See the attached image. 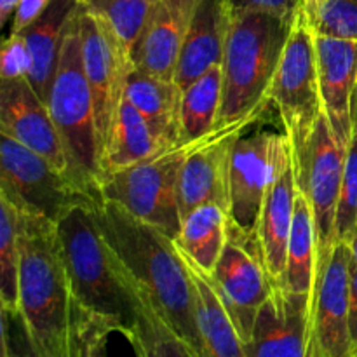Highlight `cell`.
<instances>
[{
	"instance_id": "cell-22",
	"label": "cell",
	"mask_w": 357,
	"mask_h": 357,
	"mask_svg": "<svg viewBox=\"0 0 357 357\" xmlns=\"http://www.w3.org/2000/svg\"><path fill=\"white\" fill-rule=\"evenodd\" d=\"M124 96L150 122L157 135L171 145L181 143V96L174 80L132 68L126 80Z\"/></svg>"
},
{
	"instance_id": "cell-19",
	"label": "cell",
	"mask_w": 357,
	"mask_h": 357,
	"mask_svg": "<svg viewBox=\"0 0 357 357\" xmlns=\"http://www.w3.org/2000/svg\"><path fill=\"white\" fill-rule=\"evenodd\" d=\"M230 21L229 0H197L174 72L181 91L213 66L222 65Z\"/></svg>"
},
{
	"instance_id": "cell-20",
	"label": "cell",
	"mask_w": 357,
	"mask_h": 357,
	"mask_svg": "<svg viewBox=\"0 0 357 357\" xmlns=\"http://www.w3.org/2000/svg\"><path fill=\"white\" fill-rule=\"evenodd\" d=\"M296 194L298 183L291 162L268 190L258 225V253L275 288L284 282Z\"/></svg>"
},
{
	"instance_id": "cell-30",
	"label": "cell",
	"mask_w": 357,
	"mask_h": 357,
	"mask_svg": "<svg viewBox=\"0 0 357 357\" xmlns=\"http://www.w3.org/2000/svg\"><path fill=\"white\" fill-rule=\"evenodd\" d=\"M80 6L112 31L131 58L157 0H79Z\"/></svg>"
},
{
	"instance_id": "cell-16",
	"label": "cell",
	"mask_w": 357,
	"mask_h": 357,
	"mask_svg": "<svg viewBox=\"0 0 357 357\" xmlns=\"http://www.w3.org/2000/svg\"><path fill=\"white\" fill-rule=\"evenodd\" d=\"M316 59L323 114L347 149L357 122V42L316 33Z\"/></svg>"
},
{
	"instance_id": "cell-33",
	"label": "cell",
	"mask_w": 357,
	"mask_h": 357,
	"mask_svg": "<svg viewBox=\"0 0 357 357\" xmlns=\"http://www.w3.org/2000/svg\"><path fill=\"white\" fill-rule=\"evenodd\" d=\"M31 72V54L23 33H9L0 52V80L28 79Z\"/></svg>"
},
{
	"instance_id": "cell-37",
	"label": "cell",
	"mask_w": 357,
	"mask_h": 357,
	"mask_svg": "<svg viewBox=\"0 0 357 357\" xmlns=\"http://www.w3.org/2000/svg\"><path fill=\"white\" fill-rule=\"evenodd\" d=\"M351 335L357 354V267L351 271Z\"/></svg>"
},
{
	"instance_id": "cell-7",
	"label": "cell",
	"mask_w": 357,
	"mask_h": 357,
	"mask_svg": "<svg viewBox=\"0 0 357 357\" xmlns=\"http://www.w3.org/2000/svg\"><path fill=\"white\" fill-rule=\"evenodd\" d=\"M291 164L284 131L264 129L241 135L230 152L227 176L229 234L258 253V225L265 199L274 181Z\"/></svg>"
},
{
	"instance_id": "cell-40",
	"label": "cell",
	"mask_w": 357,
	"mask_h": 357,
	"mask_svg": "<svg viewBox=\"0 0 357 357\" xmlns=\"http://www.w3.org/2000/svg\"><path fill=\"white\" fill-rule=\"evenodd\" d=\"M89 357H107V342L96 345V347L89 352Z\"/></svg>"
},
{
	"instance_id": "cell-38",
	"label": "cell",
	"mask_w": 357,
	"mask_h": 357,
	"mask_svg": "<svg viewBox=\"0 0 357 357\" xmlns=\"http://www.w3.org/2000/svg\"><path fill=\"white\" fill-rule=\"evenodd\" d=\"M20 0H0V24L6 26L7 21L14 16V10H16Z\"/></svg>"
},
{
	"instance_id": "cell-35",
	"label": "cell",
	"mask_w": 357,
	"mask_h": 357,
	"mask_svg": "<svg viewBox=\"0 0 357 357\" xmlns=\"http://www.w3.org/2000/svg\"><path fill=\"white\" fill-rule=\"evenodd\" d=\"M302 3V0H229L232 16L243 13H268L288 20L295 17Z\"/></svg>"
},
{
	"instance_id": "cell-13",
	"label": "cell",
	"mask_w": 357,
	"mask_h": 357,
	"mask_svg": "<svg viewBox=\"0 0 357 357\" xmlns=\"http://www.w3.org/2000/svg\"><path fill=\"white\" fill-rule=\"evenodd\" d=\"M208 278L246 344L258 312L275 289L260 257L229 234L222 257Z\"/></svg>"
},
{
	"instance_id": "cell-27",
	"label": "cell",
	"mask_w": 357,
	"mask_h": 357,
	"mask_svg": "<svg viewBox=\"0 0 357 357\" xmlns=\"http://www.w3.org/2000/svg\"><path fill=\"white\" fill-rule=\"evenodd\" d=\"M316 275L317 246L314 216L309 204V199L298 188L282 288L291 293H296V295L310 296V302H312L314 288H316Z\"/></svg>"
},
{
	"instance_id": "cell-21",
	"label": "cell",
	"mask_w": 357,
	"mask_h": 357,
	"mask_svg": "<svg viewBox=\"0 0 357 357\" xmlns=\"http://www.w3.org/2000/svg\"><path fill=\"white\" fill-rule=\"evenodd\" d=\"M77 7L79 0H51L40 17L23 31L31 54V72L28 80L45 103L58 68L66 28Z\"/></svg>"
},
{
	"instance_id": "cell-11",
	"label": "cell",
	"mask_w": 357,
	"mask_h": 357,
	"mask_svg": "<svg viewBox=\"0 0 357 357\" xmlns=\"http://www.w3.org/2000/svg\"><path fill=\"white\" fill-rule=\"evenodd\" d=\"M345 153L347 149L335 138L323 114L310 139L303 169L296 181L300 192H303L309 199L314 216L317 246L316 282L330 264V258L337 246L335 220H337L338 201H340Z\"/></svg>"
},
{
	"instance_id": "cell-18",
	"label": "cell",
	"mask_w": 357,
	"mask_h": 357,
	"mask_svg": "<svg viewBox=\"0 0 357 357\" xmlns=\"http://www.w3.org/2000/svg\"><path fill=\"white\" fill-rule=\"evenodd\" d=\"M195 6L197 0H157L138 42L132 47V68L174 80Z\"/></svg>"
},
{
	"instance_id": "cell-26",
	"label": "cell",
	"mask_w": 357,
	"mask_h": 357,
	"mask_svg": "<svg viewBox=\"0 0 357 357\" xmlns=\"http://www.w3.org/2000/svg\"><path fill=\"white\" fill-rule=\"evenodd\" d=\"M187 265L197 291V319L204 357H248L246 344L216 295L211 279L188 261Z\"/></svg>"
},
{
	"instance_id": "cell-28",
	"label": "cell",
	"mask_w": 357,
	"mask_h": 357,
	"mask_svg": "<svg viewBox=\"0 0 357 357\" xmlns=\"http://www.w3.org/2000/svg\"><path fill=\"white\" fill-rule=\"evenodd\" d=\"M223 98L222 65L213 66L181 96V143H195L218 128Z\"/></svg>"
},
{
	"instance_id": "cell-1",
	"label": "cell",
	"mask_w": 357,
	"mask_h": 357,
	"mask_svg": "<svg viewBox=\"0 0 357 357\" xmlns=\"http://www.w3.org/2000/svg\"><path fill=\"white\" fill-rule=\"evenodd\" d=\"M98 227L122 268L149 295L159 316L204 357L197 319V291L174 239L115 202L94 204Z\"/></svg>"
},
{
	"instance_id": "cell-23",
	"label": "cell",
	"mask_w": 357,
	"mask_h": 357,
	"mask_svg": "<svg viewBox=\"0 0 357 357\" xmlns=\"http://www.w3.org/2000/svg\"><path fill=\"white\" fill-rule=\"evenodd\" d=\"M173 146L176 145H171L160 138L150 122L124 96L119 107L110 142L101 160V180L115 171L152 159Z\"/></svg>"
},
{
	"instance_id": "cell-14",
	"label": "cell",
	"mask_w": 357,
	"mask_h": 357,
	"mask_svg": "<svg viewBox=\"0 0 357 357\" xmlns=\"http://www.w3.org/2000/svg\"><path fill=\"white\" fill-rule=\"evenodd\" d=\"M0 135L9 136L70 174L65 145L47 103L35 93L28 79L0 80Z\"/></svg>"
},
{
	"instance_id": "cell-4",
	"label": "cell",
	"mask_w": 357,
	"mask_h": 357,
	"mask_svg": "<svg viewBox=\"0 0 357 357\" xmlns=\"http://www.w3.org/2000/svg\"><path fill=\"white\" fill-rule=\"evenodd\" d=\"M293 20L268 13L232 16L223 56L220 126L260 121L281 63Z\"/></svg>"
},
{
	"instance_id": "cell-9",
	"label": "cell",
	"mask_w": 357,
	"mask_h": 357,
	"mask_svg": "<svg viewBox=\"0 0 357 357\" xmlns=\"http://www.w3.org/2000/svg\"><path fill=\"white\" fill-rule=\"evenodd\" d=\"M0 192L26 215L52 223L75 206L98 202L70 174L6 135H0Z\"/></svg>"
},
{
	"instance_id": "cell-17",
	"label": "cell",
	"mask_w": 357,
	"mask_h": 357,
	"mask_svg": "<svg viewBox=\"0 0 357 357\" xmlns=\"http://www.w3.org/2000/svg\"><path fill=\"white\" fill-rule=\"evenodd\" d=\"M248 357H314L310 296L275 288L255 321Z\"/></svg>"
},
{
	"instance_id": "cell-39",
	"label": "cell",
	"mask_w": 357,
	"mask_h": 357,
	"mask_svg": "<svg viewBox=\"0 0 357 357\" xmlns=\"http://www.w3.org/2000/svg\"><path fill=\"white\" fill-rule=\"evenodd\" d=\"M349 250H351V257H352V265L357 267V225L354 229V234H352L351 241H349Z\"/></svg>"
},
{
	"instance_id": "cell-24",
	"label": "cell",
	"mask_w": 357,
	"mask_h": 357,
	"mask_svg": "<svg viewBox=\"0 0 357 357\" xmlns=\"http://www.w3.org/2000/svg\"><path fill=\"white\" fill-rule=\"evenodd\" d=\"M229 239V213L223 206L209 202L192 209L181 218L174 244L185 260L202 274L211 275Z\"/></svg>"
},
{
	"instance_id": "cell-25",
	"label": "cell",
	"mask_w": 357,
	"mask_h": 357,
	"mask_svg": "<svg viewBox=\"0 0 357 357\" xmlns=\"http://www.w3.org/2000/svg\"><path fill=\"white\" fill-rule=\"evenodd\" d=\"M115 264L126 288L131 293L135 307V324L128 340L135 349L136 357H199L194 349L159 316L138 282L119 265L117 260Z\"/></svg>"
},
{
	"instance_id": "cell-2",
	"label": "cell",
	"mask_w": 357,
	"mask_h": 357,
	"mask_svg": "<svg viewBox=\"0 0 357 357\" xmlns=\"http://www.w3.org/2000/svg\"><path fill=\"white\" fill-rule=\"evenodd\" d=\"M17 312L40 357H86L56 223L23 211Z\"/></svg>"
},
{
	"instance_id": "cell-6",
	"label": "cell",
	"mask_w": 357,
	"mask_h": 357,
	"mask_svg": "<svg viewBox=\"0 0 357 357\" xmlns=\"http://www.w3.org/2000/svg\"><path fill=\"white\" fill-rule=\"evenodd\" d=\"M268 101L278 110L282 131L288 136L293 171L298 181L310 139L323 117L316 33L303 3L293 17L291 31L272 82Z\"/></svg>"
},
{
	"instance_id": "cell-15",
	"label": "cell",
	"mask_w": 357,
	"mask_h": 357,
	"mask_svg": "<svg viewBox=\"0 0 357 357\" xmlns=\"http://www.w3.org/2000/svg\"><path fill=\"white\" fill-rule=\"evenodd\" d=\"M250 126L251 122L220 126L211 135L194 143V146L188 150L180 171V187H178L181 218L192 209L209 202H215L227 209L230 152L236 139Z\"/></svg>"
},
{
	"instance_id": "cell-31",
	"label": "cell",
	"mask_w": 357,
	"mask_h": 357,
	"mask_svg": "<svg viewBox=\"0 0 357 357\" xmlns=\"http://www.w3.org/2000/svg\"><path fill=\"white\" fill-rule=\"evenodd\" d=\"M357 225V122L352 139L347 146L342 176L340 201H338L335 237L338 243H349Z\"/></svg>"
},
{
	"instance_id": "cell-32",
	"label": "cell",
	"mask_w": 357,
	"mask_h": 357,
	"mask_svg": "<svg viewBox=\"0 0 357 357\" xmlns=\"http://www.w3.org/2000/svg\"><path fill=\"white\" fill-rule=\"evenodd\" d=\"M307 16L314 33L357 42V0H323Z\"/></svg>"
},
{
	"instance_id": "cell-29",
	"label": "cell",
	"mask_w": 357,
	"mask_h": 357,
	"mask_svg": "<svg viewBox=\"0 0 357 357\" xmlns=\"http://www.w3.org/2000/svg\"><path fill=\"white\" fill-rule=\"evenodd\" d=\"M23 211L0 192V307L16 312L20 303Z\"/></svg>"
},
{
	"instance_id": "cell-10",
	"label": "cell",
	"mask_w": 357,
	"mask_h": 357,
	"mask_svg": "<svg viewBox=\"0 0 357 357\" xmlns=\"http://www.w3.org/2000/svg\"><path fill=\"white\" fill-rule=\"evenodd\" d=\"M80 38L82 61L93 96L96 119L100 164L110 142L119 107L124 100L126 80L132 70L131 58L112 31L98 17L80 6Z\"/></svg>"
},
{
	"instance_id": "cell-5",
	"label": "cell",
	"mask_w": 357,
	"mask_h": 357,
	"mask_svg": "<svg viewBox=\"0 0 357 357\" xmlns=\"http://www.w3.org/2000/svg\"><path fill=\"white\" fill-rule=\"evenodd\" d=\"M47 108L65 145L70 176L84 192L100 201V146L93 96L82 61L80 3L66 28Z\"/></svg>"
},
{
	"instance_id": "cell-36",
	"label": "cell",
	"mask_w": 357,
	"mask_h": 357,
	"mask_svg": "<svg viewBox=\"0 0 357 357\" xmlns=\"http://www.w3.org/2000/svg\"><path fill=\"white\" fill-rule=\"evenodd\" d=\"M51 0H20L16 10L13 16V26H10V33H23L31 23L40 17L49 7Z\"/></svg>"
},
{
	"instance_id": "cell-12",
	"label": "cell",
	"mask_w": 357,
	"mask_h": 357,
	"mask_svg": "<svg viewBox=\"0 0 357 357\" xmlns=\"http://www.w3.org/2000/svg\"><path fill=\"white\" fill-rule=\"evenodd\" d=\"M351 271L349 244L338 243L310 302L314 357H356L351 335Z\"/></svg>"
},
{
	"instance_id": "cell-34",
	"label": "cell",
	"mask_w": 357,
	"mask_h": 357,
	"mask_svg": "<svg viewBox=\"0 0 357 357\" xmlns=\"http://www.w3.org/2000/svg\"><path fill=\"white\" fill-rule=\"evenodd\" d=\"M2 357H40L17 310L2 309Z\"/></svg>"
},
{
	"instance_id": "cell-8",
	"label": "cell",
	"mask_w": 357,
	"mask_h": 357,
	"mask_svg": "<svg viewBox=\"0 0 357 357\" xmlns=\"http://www.w3.org/2000/svg\"><path fill=\"white\" fill-rule=\"evenodd\" d=\"M192 146L194 143L176 145L152 159L108 174L100 183V199L115 202L174 239L181 227L180 171Z\"/></svg>"
},
{
	"instance_id": "cell-3",
	"label": "cell",
	"mask_w": 357,
	"mask_h": 357,
	"mask_svg": "<svg viewBox=\"0 0 357 357\" xmlns=\"http://www.w3.org/2000/svg\"><path fill=\"white\" fill-rule=\"evenodd\" d=\"M94 204L75 206L56 223L63 264L82 316L86 357L94 345L108 342L112 333L128 338L135 324L131 293L98 227Z\"/></svg>"
},
{
	"instance_id": "cell-41",
	"label": "cell",
	"mask_w": 357,
	"mask_h": 357,
	"mask_svg": "<svg viewBox=\"0 0 357 357\" xmlns=\"http://www.w3.org/2000/svg\"><path fill=\"white\" fill-rule=\"evenodd\" d=\"M302 2H303V7H305L307 13H312V10L316 9V7L319 6L323 0H302Z\"/></svg>"
},
{
	"instance_id": "cell-42",
	"label": "cell",
	"mask_w": 357,
	"mask_h": 357,
	"mask_svg": "<svg viewBox=\"0 0 357 357\" xmlns=\"http://www.w3.org/2000/svg\"><path fill=\"white\" fill-rule=\"evenodd\" d=\"M356 357H357V354H356Z\"/></svg>"
}]
</instances>
